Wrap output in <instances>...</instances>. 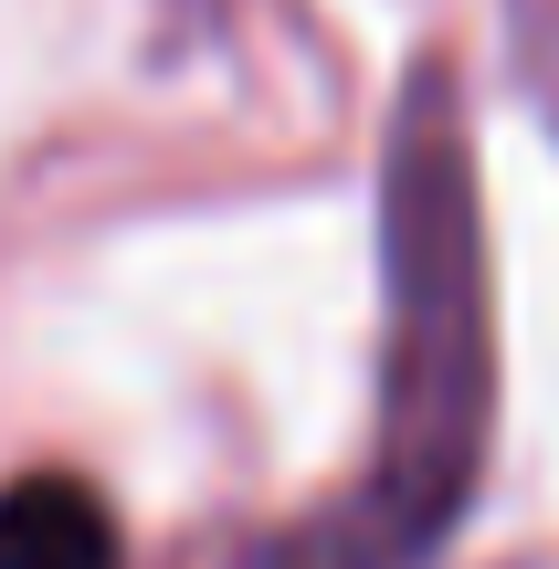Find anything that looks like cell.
<instances>
[{
	"mask_svg": "<svg viewBox=\"0 0 559 569\" xmlns=\"http://www.w3.org/2000/svg\"><path fill=\"white\" fill-rule=\"evenodd\" d=\"M0 569H117V517L84 475H11L0 486Z\"/></svg>",
	"mask_w": 559,
	"mask_h": 569,
	"instance_id": "7a4b0ae2",
	"label": "cell"
},
{
	"mask_svg": "<svg viewBox=\"0 0 559 569\" xmlns=\"http://www.w3.org/2000/svg\"><path fill=\"white\" fill-rule=\"evenodd\" d=\"M391 369H380V453L274 569H412L443 549L486 453V243H476V169L422 84L391 138Z\"/></svg>",
	"mask_w": 559,
	"mask_h": 569,
	"instance_id": "6da1fadb",
	"label": "cell"
}]
</instances>
